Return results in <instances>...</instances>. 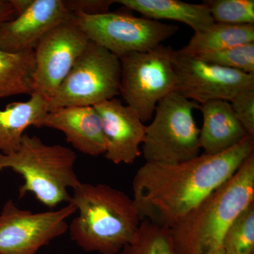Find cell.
<instances>
[{"label":"cell","instance_id":"obj_1","mask_svg":"<svg viewBox=\"0 0 254 254\" xmlns=\"http://www.w3.org/2000/svg\"><path fill=\"white\" fill-rule=\"evenodd\" d=\"M254 137L217 155H198L177 165L145 163L132 182L133 204L141 220L171 229L230 178L253 153Z\"/></svg>","mask_w":254,"mask_h":254},{"label":"cell","instance_id":"obj_2","mask_svg":"<svg viewBox=\"0 0 254 254\" xmlns=\"http://www.w3.org/2000/svg\"><path fill=\"white\" fill-rule=\"evenodd\" d=\"M69 203L78 212L68 226L70 237L86 252L120 253L141 224L133 200L104 184H80Z\"/></svg>","mask_w":254,"mask_h":254},{"label":"cell","instance_id":"obj_3","mask_svg":"<svg viewBox=\"0 0 254 254\" xmlns=\"http://www.w3.org/2000/svg\"><path fill=\"white\" fill-rule=\"evenodd\" d=\"M254 203V152L229 180L170 229L178 254H208L221 247L232 222Z\"/></svg>","mask_w":254,"mask_h":254},{"label":"cell","instance_id":"obj_4","mask_svg":"<svg viewBox=\"0 0 254 254\" xmlns=\"http://www.w3.org/2000/svg\"><path fill=\"white\" fill-rule=\"evenodd\" d=\"M76 153L61 145H47L34 135L24 133L19 148L10 155L0 153V171L11 169L22 176L18 198L33 193L50 208L71 200L68 190L81 183L75 173Z\"/></svg>","mask_w":254,"mask_h":254},{"label":"cell","instance_id":"obj_5","mask_svg":"<svg viewBox=\"0 0 254 254\" xmlns=\"http://www.w3.org/2000/svg\"><path fill=\"white\" fill-rule=\"evenodd\" d=\"M199 105L176 92L159 102L142 143L145 163L177 165L199 155L200 128L193 116Z\"/></svg>","mask_w":254,"mask_h":254},{"label":"cell","instance_id":"obj_6","mask_svg":"<svg viewBox=\"0 0 254 254\" xmlns=\"http://www.w3.org/2000/svg\"><path fill=\"white\" fill-rule=\"evenodd\" d=\"M170 46L160 44L153 49L120 58V95L143 123L154 115L159 102L175 92L176 74Z\"/></svg>","mask_w":254,"mask_h":254},{"label":"cell","instance_id":"obj_7","mask_svg":"<svg viewBox=\"0 0 254 254\" xmlns=\"http://www.w3.org/2000/svg\"><path fill=\"white\" fill-rule=\"evenodd\" d=\"M120 58L90 42L67 76L48 102V110L73 106H95L120 95Z\"/></svg>","mask_w":254,"mask_h":254},{"label":"cell","instance_id":"obj_8","mask_svg":"<svg viewBox=\"0 0 254 254\" xmlns=\"http://www.w3.org/2000/svg\"><path fill=\"white\" fill-rule=\"evenodd\" d=\"M71 21L90 41L119 58L153 49L179 30L174 25L122 13L97 15L77 13L73 14Z\"/></svg>","mask_w":254,"mask_h":254},{"label":"cell","instance_id":"obj_9","mask_svg":"<svg viewBox=\"0 0 254 254\" xmlns=\"http://www.w3.org/2000/svg\"><path fill=\"white\" fill-rule=\"evenodd\" d=\"M77 212L73 203L57 210L33 213L7 200L0 214V254H36L68 230L66 219Z\"/></svg>","mask_w":254,"mask_h":254},{"label":"cell","instance_id":"obj_10","mask_svg":"<svg viewBox=\"0 0 254 254\" xmlns=\"http://www.w3.org/2000/svg\"><path fill=\"white\" fill-rule=\"evenodd\" d=\"M175 92L198 104L210 100L230 101L237 93L254 88V75L207 63L195 55L174 50Z\"/></svg>","mask_w":254,"mask_h":254},{"label":"cell","instance_id":"obj_11","mask_svg":"<svg viewBox=\"0 0 254 254\" xmlns=\"http://www.w3.org/2000/svg\"><path fill=\"white\" fill-rule=\"evenodd\" d=\"M90 42L71 21L50 30L34 50V93L49 102Z\"/></svg>","mask_w":254,"mask_h":254},{"label":"cell","instance_id":"obj_12","mask_svg":"<svg viewBox=\"0 0 254 254\" xmlns=\"http://www.w3.org/2000/svg\"><path fill=\"white\" fill-rule=\"evenodd\" d=\"M73 17L63 0H33L23 12L0 23V50L11 53L34 50L50 30Z\"/></svg>","mask_w":254,"mask_h":254},{"label":"cell","instance_id":"obj_13","mask_svg":"<svg viewBox=\"0 0 254 254\" xmlns=\"http://www.w3.org/2000/svg\"><path fill=\"white\" fill-rule=\"evenodd\" d=\"M101 119L106 142L105 158L115 165L132 164L141 155L146 126L134 110L118 98L93 106Z\"/></svg>","mask_w":254,"mask_h":254},{"label":"cell","instance_id":"obj_14","mask_svg":"<svg viewBox=\"0 0 254 254\" xmlns=\"http://www.w3.org/2000/svg\"><path fill=\"white\" fill-rule=\"evenodd\" d=\"M63 132L66 141L83 154L99 156L106 153L101 119L93 106H73L48 112L42 122Z\"/></svg>","mask_w":254,"mask_h":254},{"label":"cell","instance_id":"obj_15","mask_svg":"<svg viewBox=\"0 0 254 254\" xmlns=\"http://www.w3.org/2000/svg\"><path fill=\"white\" fill-rule=\"evenodd\" d=\"M198 109L203 118L199 135L200 148L204 151L203 154L223 153L249 136L235 117L230 102L210 100L200 104Z\"/></svg>","mask_w":254,"mask_h":254},{"label":"cell","instance_id":"obj_16","mask_svg":"<svg viewBox=\"0 0 254 254\" xmlns=\"http://www.w3.org/2000/svg\"><path fill=\"white\" fill-rule=\"evenodd\" d=\"M48 112V100L37 93L31 94L28 101L9 103L4 109H0V153L10 155L16 152L26 128H41Z\"/></svg>","mask_w":254,"mask_h":254},{"label":"cell","instance_id":"obj_17","mask_svg":"<svg viewBox=\"0 0 254 254\" xmlns=\"http://www.w3.org/2000/svg\"><path fill=\"white\" fill-rule=\"evenodd\" d=\"M115 3L141 13L149 19H168L190 26L194 33L204 31L214 21L204 2L190 4L179 0H118Z\"/></svg>","mask_w":254,"mask_h":254},{"label":"cell","instance_id":"obj_18","mask_svg":"<svg viewBox=\"0 0 254 254\" xmlns=\"http://www.w3.org/2000/svg\"><path fill=\"white\" fill-rule=\"evenodd\" d=\"M250 43H254V25L214 23L204 31L194 33L180 50L187 54H205Z\"/></svg>","mask_w":254,"mask_h":254},{"label":"cell","instance_id":"obj_19","mask_svg":"<svg viewBox=\"0 0 254 254\" xmlns=\"http://www.w3.org/2000/svg\"><path fill=\"white\" fill-rule=\"evenodd\" d=\"M34 50L11 53L0 50V99L34 93Z\"/></svg>","mask_w":254,"mask_h":254},{"label":"cell","instance_id":"obj_20","mask_svg":"<svg viewBox=\"0 0 254 254\" xmlns=\"http://www.w3.org/2000/svg\"><path fill=\"white\" fill-rule=\"evenodd\" d=\"M120 254H178L171 232L147 220H141L136 235Z\"/></svg>","mask_w":254,"mask_h":254},{"label":"cell","instance_id":"obj_21","mask_svg":"<svg viewBox=\"0 0 254 254\" xmlns=\"http://www.w3.org/2000/svg\"><path fill=\"white\" fill-rule=\"evenodd\" d=\"M221 247L225 254H254V203L227 228Z\"/></svg>","mask_w":254,"mask_h":254},{"label":"cell","instance_id":"obj_22","mask_svg":"<svg viewBox=\"0 0 254 254\" xmlns=\"http://www.w3.org/2000/svg\"><path fill=\"white\" fill-rule=\"evenodd\" d=\"M214 22L231 25H254V0H206Z\"/></svg>","mask_w":254,"mask_h":254},{"label":"cell","instance_id":"obj_23","mask_svg":"<svg viewBox=\"0 0 254 254\" xmlns=\"http://www.w3.org/2000/svg\"><path fill=\"white\" fill-rule=\"evenodd\" d=\"M193 55L222 67L254 75V43L239 45L213 53Z\"/></svg>","mask_w":254,"mask_h":254},{"label":"cell","instance_id":"obj_24","mask_svg":"<svg viewBox=\"0 0 254 254\" xmlns=\"http://www.w3.org/2000/svg\"><path fill=\"white\" fill-rule=\"evenodd\" d=\"M229 102L246 131L254 137V88L239 92Z\"/></svg>","mask_w":254,"mask_h":254},{"label":"cell","instance_id":"obj_25","mask_svg":"<svg viewBox=\"0 0 254 254\" xmlns=\"http://www.w3.org/2000/svg\"><path fill=\"white\" fill-rule=\"evenodd\" d=\"M65 7L73 14L97 15L109 12L113 0H63Z\"/></svg>","mask_w":254,"mask_h":254},{"label":"cell","instance_id":"obj_26","mask_svg":"<svg viewBox=\"0 0 254 254\" xmlns=\"http://www.w3.org/2000/svg\"><path fill=\"white\" fill-rule=\"evenodd\" d=\"M16 13L10 0H0V23L16 17Z\"/></svg>","mask_w":254,"mask_h":254},{"label":"cell","instance_id":"obj_27","mask_svg":"<svg viewBox=\"0 0 254 254\" xmlns=\"http://www.w3.org/2000/svg\"><path fill=\"white\" fill-rule=\"evenodd\" d=\"M33 1V0H10V2L14 6L16 15H17L27 9L31 6Z\"/></svg>","mask_w":254,"mask_h":254},{"label":"cell","instance_id":"obj_28","mask_svg":"<svg viewBox=\"0 0 254 254\" xmlns=\"http://www.w3.org/2000/svg\"><path fill=\"white\" fill-rule=\"evenodd\" d=\"M208 254H225V252H224V250H222V247H220V248L218 249V250L214 251V252H211V253H210Z\"/></svg>","mask_w":254,"mask_h":254}]
</instances>
